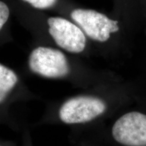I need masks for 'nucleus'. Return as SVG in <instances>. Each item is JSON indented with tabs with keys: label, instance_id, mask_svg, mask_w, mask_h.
<instances>
[{
	"label": "nucleus",
	"instance_id": "1",
	"mask_svg": "<svg viewBox=\"0 0 146 146\" xmlns=\"http://www.w3.org/2000/svg\"><path fill=\"white\" fill-rule=\"evenodd\" d=\"M29 67L37 75L47 78H60L70 73V65L63 52L50 47L40 46L29 55Z\"/></svg>",
	"mask_w": 146,
	"mask_h": 146
},
{
	"label": "nucleus",
	"instance_id": "2",
	"mask_svg": "<svg viewBox=\"0 0 146 146\" xmlns=\"http://www.w3.org/2000/svg\"><path fill=\"white\" fill-rule=\"evenodd\" d=\"M106 104L102 99L91 96H79L66 100L60 108L59 118L68 125L90 122L104 114Z\"/></svg>",
	"mask_w": 146,
	"mask_h": 146
},
{
	"label": "nucleus",
	"instance_id": "3",
	"mask_svg": "<svg viewBox=\"0 0 146 146\" xmlns=\"http://www.w3.org/2000/svg\"><path fill=\"white\" fill-rule=\"evenodd\" d=\"M70 16L84 33L95 41H106L111 34L119 30L118 21L96 10L78 8L73 10Z\"/></svg>",
	"mask_w": 146,
	"mask_h": 146
},
{
	"label": "nucleus",
	"instance_id": "4",
	"mask_svg": "<svg viewBox=\"0 0 146 146\" xmlns=\"http://www.w3.org/2000/svg\"><path fill=\"white\" fill-rule=\"evenodd\" d=\"M112 135L123 146H146V114L131 112L123 115L112 127Z\"/></svg>",
	"mask_w": 146,
	"mask_h": 146
},
{
	"label": "nucleus",
	"instance_id": "5",
	"mask_svg": "<svg viewBox=\"0 0 146 146\" xmlns=\"http://www.w3.org/2000/svg\"><path fill=\"white\" fill-rule=\"evenodd\" d=\"M47 24L50 35L60 47L72 54L83 52L86 37L79 27L60 17L50 18Z\"/></svg>",
	"mask_w": 146,
	"mask_h": 146
},
{
	"label": "nucleus",
	"instance_id": "6",
	"mask_svg": "<svg viewBox=\"0 0 146 146\" xmlns=\"http://www.w3.org/2000/svg\"><path fill=\"white\" fill-rule=\"evenodd\" d=\"M18 83L14 71L0 63V104L3 103Z\"/></svg>",
	"mask_w": 146,
	"mask_h": 146
},
{
	"label": "nucleus",
	"instance_id": "7",
	"mask_svg": "<svg viewBox=\"0 0 146 146\" xmlns=\"http://www.w3.org/2000/svg\"><path fill=\"white\" fill-rule=\"evenodd\" d=\"M38 9H47L54 6L57 0H23Z\"/></svg>",
	"mask_w": 146,
	"mask_h": 146
},
{
	"label": "nucleus",
	"instance_id": "8",
	"mask_svg": "<svg viewBox=\"0 0 146 146\" xmlns=\"http://www.w3.org/2000/svg\"><path fill=\"white\" fill-rule=\"evenodd\" d=\"M10 16V10L5 3L0 1V31L6 23Z\"/></svg>",
	"mask_w": 146,
	"mask_h": 146
}]
</instances>
